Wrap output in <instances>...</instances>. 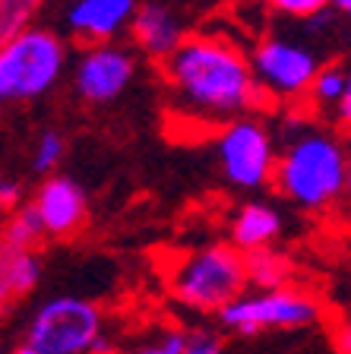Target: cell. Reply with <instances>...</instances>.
Segmentation results:
<instances>
[{
  "label": "cell",
  "mask_w": 351,
  "mask_h": 354,
  "mask_svg": "<svg viewBox=\"0 0 351 354\" xmlns=\"http://www.w3.org/2000/svg\"><path fill=\"white\" fill-rule=\"evenodd\" d=\"M161 76L174 108L197 124L225 127L250 114L263 95L250 54L222 35H187L174 54L161 60Z\"/></svg>",
  "instance_id": "obj_1"
},
{
  "label": "cell",
  "mask_w": 351,
  "mask_h": 354,
  "mask_svg": "<svg viewBox=\"0 0 351 354\" xmlns=\"http://www.w3.org/2000/svg\"><path fill=\"white\" fill-rule=\"evenodd\" d=\"M351 152L336 133L307 127L288 130L285 146L278 149L272 184L291 206L304 212H323L348 190Z\"/></svg>",
  "instance_id": "obj_2"
},
{
  "label": "cell",
  "mask_w": 351,
  "mask_h": 354,
  "mask_svg": "<svg viewBox=\"0 0 351 354\" xmlns=\"http://www.w3.org/2000/svg\"><path fill=\"white\" fill-rule=\"evenodd\" d=\"M66 70V44L44 26H26L0 44V98L35 102L48 95Z\"/></svg>",
  "instance_id": "obj_3"
},
{
  "label": "cell",
  "mask_w": 351,
  "mask_h": 354,
  "mask_svg": "<svg viewBox=\"0 0 351 354\" xmlns=\"http://www.w3.org/2000/svg\"><path fill=\"white\" fill-rule=\"evenodd\" d=\"M171 295L199 313H219L247 291V263L234 243H206L181 259L171 272Z\"/></svg>",
  "instance_id": "obj_4"
},
{
  "label": "cell",
  "mask_w": 351,
  "mask_h": 354,
  "mask_svg": "<svg viewBox=\"0 0 351 354\" xmlns=\"http://www.w3.org/2000/svg\"><path fill=\"white\" fill-rule=\"evenodd\" d=\"M102 335V310L76 295L48 297L26 323V342H32L44 354H92Z\"/></svg>",
  "instance_id": "obj_5"
},
{
  "label": "cell",
  "mask_w": 351,
  "mask_h": 354,
  "mask_svg": "<svg viewBox=\"0 0 351 354\" xmlns=\"http://www.w3.org/2000/svg\"><path fill=\"white\" fill-rule=\"evenodd\" d=\"M215 162L225 184L234 190H263L276 177L278 165V149L269 127L250 114L228 120L215 136Z\"/></svg>",
  "instance_id": "obj_6"
},
{
  "label": "cell",
  "mask_w": 351,
  "mask_h": 354,
  "mask_svg": "<svg viewBox=\"0 0 351 354\" xmlns=\"http://www.w3.org/2000/svg\"><path fill=\"white\" fill-rule=\"evenodd\" d=\"M320 319V304L300 288H256L219 310V323L234 335H260L263 329H304Z\"/></svg>",
  "instance_id": "obj_7"
},
{
  "label": "cell",
  "mask_w": 351,
  "mask_h": 354,
  "mask_svg": "<svg viewBox=\"0 0 351 354\" xmlns=\"http://www.w3.org/2000/svg\"><path fill=\"white\" fill-rule=\"evenodd\" d=\"M250 64L263 95H272L278 102H298V98H307L323 60L316 48H310L300 38L266 35L253 44Z\"/></svg>",
  "instance_id": "obj_8"
},
{
  "label": "cell",
  "mask_w": 351,
  "mask_h": 354,
  "mask_svg": "<svg viewBox=\"0 0 351 354\" xmlns=\"http://www.w3.org/2000/svg\"><path fill=\"white\" fill-rule=\"evenodd\" d=\"M136 76V60L124 44H89L73 64V92L86 104H108L130 88Z\"/></svg>",
  "instance_id": "obj_9"
},
{
  "label": "cell",
  "mask_w": 351,
  "mask_h": 354,
  "mask_svg": "<svg viewBox=\"0 0 351 354\" xmlns=\"http://www.w3.org/2000/svg\"><path fill=\"white\" fill-rule=\"evenodd\" d=\"M32 206L42 215V225L48 237H73L82 231L89 218L86 190L66 174H48L35 187Z\"/></svg>",
  "instance_id": "obj_10"
},
{
  "label": "cell",
  "mask_w": 351,
  "mask_h": 354,
  "mask_svg": "<svg viewBox=\"0 0 351 354\" xmlns=\"http://www.w3.org/2000/svg\"><path fill=\"white\" fill-rule=\"evenodd\" d=\"M136 0H70L64 10V22L70 35L86 44L114 41L120 32H130L136 16Z\"/></svg>",
  "instance_id": "obj_11"
},
{
  "label": "cell",
  "mask_w": 351,
  "mask_h": 354,
  "mask_svg": "<svg viewBox=\"0 0 351 354\" xmlns=\"http://www.w3.org/2000/svg\"><path fill=\"white\" fill-rule=\"evenodd\" d=\"M130 38L139 54H146L152 60H165L181 48L187 35H183L181 16L174 10L161 7V3H139L136 16L130 22Z\"/></svg>",
  "instance_id": "obj_12"
},
{
  "label": "cell",
  "mask_w": 351,
  "mask_h": 354,
  "mask_svg": "<svg viewBox=\"0 0 351 354\" xmlns=\"http://www.w3.org/2000/svg\"><path fill=\"white\" fill-rule=\"evenodd\" d=\"M285 228V218L272 203L263 199H250L244 203L237 212L231 215V225H228V237L237 250L250 253L260 250V247H276V241L282 237Z\"/></svg>",
  "instance_id": "obj_13"
},
{
  "label": "cell",
  "mask_w": 351,
  "mask_h": 354,
  "mask_svg": "<svg viewBox=\"0 0 351 354\" xmlns=\"http://www.w3.org/2000/svg\"><path fill=\"white\" fill-rule=\"evenodd\" d=\"M44 266L32 247H3L0 257V291L3 301H16V297L32 295L42 285Z\"/></svg>",
  "instance_id": "obj_14"
},
{
  "label": "cell",
  "mask_w": 351,
  "mask_h": 354,
  "mask_svg": "<svg viewBox=\"0 0 351 354\" xmlns=\"http://www.w3.org/2000/svg\"><path fill=\"white\" fill-rule=\"evenodd\" d=\"M244 263H247V281L253 288H278L288 281V257L278 253L276 247H260V250L244 253Z\"/></svg>",
  "instance_id": "obj_15"
},
{
  "label": "cell",
  "mask_w": 351,
  "mask_h": 354,
  "mask_svg": "<svg viewBox=\"0 0 351 354\" xmlns=\"http://www.w3.org/2000/svg\"><path fill=\"white\" fill-rule=\"evenodd\" d=\"M48 237L42 225V215L35 212L32 203H19L16 209L7 212V225H3V247H32L35 250L38 243Z\"/></svg>",
  "instance_id": "obj_16"
},
{
  "label": "cell",
  "mask_w": 351,
  "mask_h": 354,
  "mask_svg": "<svg viewBox=\"0 0 351 354\" xmlns=\"http://www.w3.org/2000/svg\"><path fill=\"white\" fill-rule=\"evenodd\" d=\"M345 88H348V66L342 64H323L320 73H316L314 86H310L307 98L316 111L323 114H336L339 102H342Z\"/></svg>",
  "instance_id": "obj_17"
},
{
  "label": "cell",
  "mask_w": 351,
  "mask_h": 354,
  "mask_svg": "<svg viewBox=\"0 0 351 354\" xmlns=\"http://www.w3.org/2000/svg\"><path fill=\"white\" fill-rule=\"evenodd\" d=\"M64 155H66V140H64V133H57V130H44L42 136L35 140V149H32V158H29L32 174H38V177L54 174V168H57V165L64 162Z\"/></svg>",
  "instance_id": "obj_18"
},
{
  "label": "cell",
  "mask_w": 351,
  "mask_h": 354,
  "mask_svg": "<svg viewBox=\"0 0 351 354\" xmlns=\"http://www.w3.org/2000/svg\"><path fill=\"white\" fill-rule=\"evenodd\" d=\"M42 3L44 0H0V38L32 26V16L42 10Z\"/></svg>",
  "instance_id": "obj_19"
},
{
  "label": "cell",
  "mask_w": 351,
  "mask_h": 354,
  "mask_svg": "<svg viewBox=\"0 0 351 354\" xmlns=\"http://www.w3.org/2000/svg\"><path fill=\"white\" fill-rule=\"evenodd\" d=\"M266 7L288 19H316L332 7V0H266Z\"/></svg>",
  "instance_id": "obj_20"
},
{
  "label": "cell",
  "mask_w": 351,
  "mask_h": 354,
  "mask_svg": "<svg viewBox=\"0 0 351 354\" xmlns=\"http://www.w3.org/2000/svg\"><path fill=\"white\" fill-rule=\"evenodd\" d=\"M187 342H190V335L187 332H165L159 342H149V345H136L130 348V351H120V354H183V348H187Z\"/></svg>",
  "instance_id": "obj_21"
},
{
  "label": "cell",
  "mask_w": 351,
  "mask_h": 354,
  "mask_svg": "<svg viewBox=\"0 0 351 354\" xmlns=\"http://www.w3.org/2000/svg\"><path fill=\"white\" fill-rule=\"evenodd\" d=\"M183 354H225V348H222V342L215 339V335H209V332H197V335H190Z\"/></svg>",
  "instance_id": "obj_22"
},
{
  "label": "cell",
  "mask_w": 351,
  "mask_h": 354,
  "mask_svg": "<svg viewBox=\"0 0 351 354\" xmlns=\"http://www.w3.org/2000/svg\"><path fill=\"white\" fill-rule=\"evenodd\" d=\"M19 199H22V187L19 180H13V177H3L0 180V203H3V209H16L19 206Z\"/></svg>",
  "instance_id": "obj_23"
},
{
  "label": "cell",
  "mask_w": 351,
  "mask_h": 354,
  "mask_svg": "<svg viewBox=\"0 0 351 354\" xmlns=\"http://www.w3.org/2000/svg\"><path fill=\"white\" fill-rule=\"evenodd\" d=\"M332 345L339 354H351V317H342L332 329Z\"/></svg>",
  "instance_id": "obj_24"
},
{
  "label": "cell",
  "mask_w": 351,
  "mask_h": 354,
  "mask_svg": "<svg viewBox=\"0 0 351 354\" xmlns=\"http://www.w3.org/2000/svg\"><path fill=\"white\" fill-rule=\"evenodd\" d=\"M332 118H336L339 127L351 130V66H348V88H345V95H342V102H339V108H336Z\"/></svg>",
  "instance_id": "obj_25"
},
{
  "label": "cell",
  "mask_w": 351,
  "mask_h": 354,
  "mask_svg": "<svg viewBox=\"0 0 351 354\" xmlns=\"http://www.w3.org/2000/svg\"><path fill=\"white\" fill-rule=\"evenodd\" d=\"M10 354H44V351H38V348L32 345V342H26V339H22L19 345H16V348H13V351H10Z\"/></svg>",
  "instance_id": "obj_26"
},
{
  "label": "cell",
  "mask_w": 351,
  "mask_h": 354,
  "mask_svg": "<svg viewBox=\"0 0 351 354\" xmlns=\"http://www.w3.org/2000/svg\"><path fill=\"white\" fill-rule=\"evenodd\" d=\"M332 10H336V13H342V16H348V19H351V0H332Z\"/></svg>",
  "instance_id": "obj_27"
},
{
  "label": "cell",
  "mask_w": 351,
  "mask_h": 354,
  "mask_svg": "<svg viewBox=\"0 0 351 354\" xmlns=\"http://www.w3.org/2000/svg\"><path fill=\"white\" fill-rule=\"evenodd\" d=\"M345 196H348V203H351V171H348V190H345Z\"/></svg>",
  "instance_id": "obj_28"
}]
</instances>
